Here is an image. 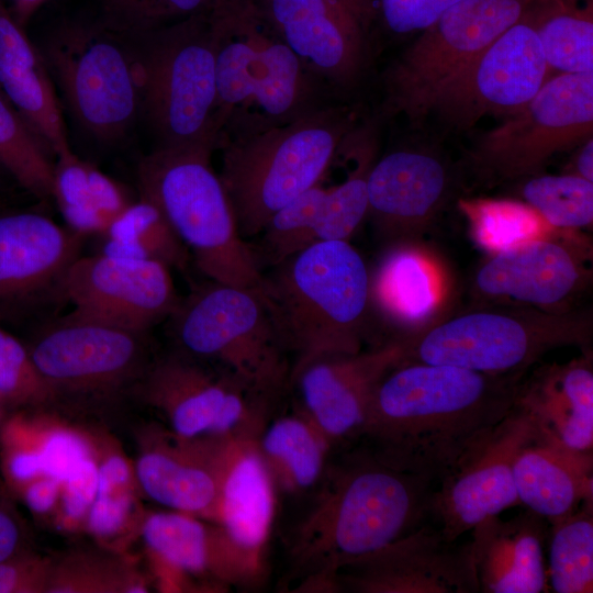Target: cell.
Returning a JSON list of instances; mask_svg holds the SVG:
<instances>
[{
  "mask_svg": "<svg viewBox=\"0 0 593 593\" xmlns=\"http://www.w3.org/2000/svg\"><path fill=\"white\" fill-rule=\"evenodd\" d=\"M526 373L399 361L376 385L357 437L380 459L435 480L515 404Z\"/></svg>",
  "mask_w": 593,
  "mask_h": 593,
  "instance_id": "1",
  "label": "cell"
},
{
  "mask_svg": "<svg viewBox=\"0 0 593 593\" xmlns=\"http://www.w3.org/2000/svg\"><path fill=\"white\" fill-rule=\"evenodd\" d=\"M436 480L402 470L367 447L326 466L320 493L289 546L294 591L336 592L347 560L414 532L430 517Z\"/></svg>",
  "mask_w": 593,
  "mask_h": 593,
  "instance_id": "2",
  "label": "cell"
},
{
  "mask_svg": "<svg viewBox=\"0 0 593 593\" xmlns=\"http://www.w3.org/2000/svg\"><path fill=\"white\" fill-rule=\"evenodd\" d=\"M210 16L215 42L216 149L335 102L255 0H219Z\"/></svg>",
  "mask_w": 593,
  "mask_h": 593,
  "instance_id": "3",
  "label": "cell"
},
{
  "mask_svg": "<svg viewBox=\"0 0 593 593\" xmlns=\"http://www.w3.org/2000/svg\"><path fill=\"white\" fill-rule=\"evenodd\" d=\"M262 277L267 306L293 357L290 378L318 357L361 351L370 276L348 240L313 244Z\"/></svg>",
  "mask_w": 593,
  "mask_h": 593,
  "instance_id": "4",
  "label": "cell"
},
{
  "mask_svg": "<svg viewBox=\"0 0 593 593\" xmlns=\"http://www.w3.org/2000/svg\"><path fill=\"white\" fill-rule=\"evenodd\" d=\"M355 125L353 111L332 102L281 126L223 144L219 176L239 235L258 236L277 211L322 182Z\"/></svg>",
  "mask_w": 593,
  "mask_h": 593,
  "instance_id": "5",
  "label": "cell"
},
{
  "mask_svg": "<svg viewBox=\"0 0 593 593\" xmlns=\"http://www.w3.org/2000/svg\"><path fill=\"white\" fill-rule=\"evenodd\" d=\"M209 144L156 148L136 170L139 198L155 204L209 280L265 299L262 271L239 235ZM266 300V299H265Z\"/></svg>",
  "mask_w": 593,
  "mask_h": 593,
  "instance_id": "6",
  "label": "cell"
},
{
  "mask_svg": "<svg viewBox=\"0 0 593 593\" xmlns=\"http://www.w3.org/2000/svg\"><path fill=\"white\" fill-rule=\"evenodd\" d=\"M591 336L589 316L571 311L482 309L427 325L398 343L400 361L514 374L526 373L551 349L586 346Z\"/></svg>",
  "mask_w": 593,
  "mask_h": 593,
  "instance_id": "7",
  "label": "cell"
},
{
  "mask_svg": "<svg viewBox=\"0 0 593 593\" xmlns=\"http://www.w3.org/2000/svg\"><path fill=\"white\" fill-rule=\"evenodd\" d=\"M38 49L78 124L100 142L123 139L142 111L134 41L101 20H67Z\"/></svg>",
  "mask_w": 593,
  "mask_h": 593,
  "instance_id": "8",
  "label": "cell"
},
{
  "mask_svg": "<svg viewBox=\"0 0 593 593\" xmlns=\"http://www.w3.org/2000/svg\"><path fill=\"white\" fill-rule=\"evenodd\" d=\"M210 11L132 38L141 67V115L157 146L209 144L216 150L212 130L215 42Z\"/></svg>",
  "mask_w": 593,
  "mask_h": 593,
  "instance_id": "9",
  "label": "cell"
},
{
  "mask_svg": "<svg viewBox=\"0 0 593 593\" xmlns=\"http://www.w3.org/2000/svg\"><path fill=\"white\" fill-rule=\"evenodd\" d=\"M170 318L190 356L217 362L268 399L289 384L290 355L258 293L209 280L180 300Z\"/></svg>",
  "mask_w": 593,
  "mask_h": 593,
  "instance_id": "10",
  "label": "cell"
},
{
  "mask_svg": "<svg viewBox=\"0 0 593 593\" xmlns=\"http://www.w3.org/2000/svg\"><path fill=\"white\" fill-rule=\"evenodd\" d=\"M593 135V71L557 72L535 97L499 126L482 134L469 166L485 184L541 172L558 153Z\"/></svg>",
  "mask_w": 593,
  "mask_h": 593,
  "instance_id": "11",
  "label": "cell"
},
{
  "mask_svg": "<svg viewBox=\"0 0 593 593\" xmlns=\"http://www.w3.org/2000/svg\"><path fill=\"white\" fill-rule=\"evenodd\" d=\"M532 0H459L421 32L383 75V112L416 122L441 87L516 23Z\"/></svg>",
  "mask_w": 593,
  "mask_h": 593,
  "instance_id": "12",
  "label": "cell"
},
{
  "mask_svg": "<svg viewBox=\"0 0 593 593\" xmlns=\"http://www.w3.org/2000/svg\"><path fill=\"white\" fill-rule=\"evenodd\" d=\"M146 336L65 315L44 324L26 347L59 402L111 396L136 387L152 362Z\"/></svg>",
  "mask_w": 593,
  "mask_h": 593,
  "instance_id": "13",
  "label": "cell"
},
{
  "mask_svg": "<svg viewBox=\"0 0 593 593\" xmlns=\"http://www.w3.org/2000/svg\"><path fill=\"white\" fill-rule=\"evenodd\" d=\"M169 429L184 438L258 437L270 399L230 372L212 370L187 355L152 361L136 384Z\"/></svg>",
  "mask_w": 593,
  "mask_h": 593,
  "instance_id": "14",
  "label": "cell"
},
{
  "mask_svg": "<svg viewBox=\"0 0 593 593\" xmlns=\"http://www.w3.org/2000/svg\"><path fill=\"white\" fill-rule=\"evenodd\" d=\"M303 66L339 98L355 89L372 58L376 0H255Z\"/></svg>",
  "mask_w": 593,
  "mask_h": 593,
  "instance_id": "15",
  "label": "cell"
},
{
  "mask_svg": "<svg viewBox=\"0 0 593 593\" xmlns=\"http://www.w3.org/2000/svg\"><path fill=\"white\" fill-rule=\"evenodd\" d=\"M537 436L529 415L514 404L496 424L475 435L437 478L430 517L448 541L519 503L513 466Z\"/></svg>",
  "mask_w": 593,
  "mask_h": 593,
  "instance_id": "16",
  "label": "cell"
},
{
  "mask_svg": "<svg viewBox=\"0 0 593 593\" xmlns=\"http://www.w3.org/2000/svg\"><path fill=\"white\" fill-rule=\"evenodd\" d=\"M553 75L527 11L435 97V112L458 128L484 115L510 116L527 104Z\"/></svg>",
  "mask_w": 593,
  "mask_h": 593,
  "instance_id": "17",
  "label": "cell"
},
{
  "mask_svg": "<svg viewBox=\"0 0 593 593\" xmlns=\"http://www.w3.org/2000/svg\"><path fill=\"white\" fill-rule=\"evenodd\" d=\"M85 236L35 212L0 214V324L54 311Z\"/></svg>",
  "mask_w": 593,
  "mask_h": 593,
  "instance_id": "18",
  "label": "cell"
},
{
  "mask_svg": "<svg viewBox=\"0 0 593 593\" xmlns=\"http://www.w3.org/2000/svg\"><path fill=\"white\" fill-rule=\"evenodd\" d=\"M67 315L147 333L177 310L170 268L150 260L100 253L80 255L65 280Z\"/></svg>",
  "mask_w": 593,
  "mask_h": 593,
  "instance_id": "19",
  "label": "cell"
},
{
  "mask_svg": "<svg viewBox=\"0 0 593 593\" xmlns=\"http://www.w3.org/2000/svg\"><path fill=\"white\" fill-rule=\"evenodd\" d=\"M336 592L479 593L468 541H448L437 525L345 561L335 573Z\"/></svg>",
  "mask_w": 593,
  "mask_h": 593,
  "instance_id": "20",
  "label": "cell"
},
{
  "mask_svg": "<svg viewBox=\"0 0 593 593\" xmlns=\"http://www.w3.org/2000/svg\"><path fill=\"white\" fill-rule=\"evenodd\" d=\"M147 551L167 589L226 591L251 585L261 574L234 546L223 528L178 511L143 515L138 527Z\"/></svg>",
  "mask_w": 593,
  "mask_h": 593,
  "instance_id": "21",
  "label": "cell"
},
{
  "mask_svg": "<svg viewBox=\"0 0 593 593\" xmlns=\"http://www.w3.org/2000/svg\"><path fill=\"white\" fill-rule=\"evenodd\" d=\"M401 358L399 343L366 353L322 356L301 367L289 384L299 390L300 412L334 446L358 436L376 385Z\"/></svg>",
  "mask_w": 593,
  "mask_h": 593,
  "instance_id": "22",
  "label": "cell"
},
{
  "mask_svg": "<svg viewBox=\"0 0 593 593\" xmlns=\"http://www.w3.org/2000/svg\"><path fill=\"white\" fill-rule=\"evenodd\" d=\"M226 438L149 430L133 466L138 489L169 510L216 524Z\"/></svg>",
  "mask_w": 593,
  "mask_h": 593,
  "instance_id": "23",
  "label": "cell"
},
{
  "mask_svg": "<svg viewBox=\"0 0 593 593\" xmlns=\"http://www.w3.org/2000/svg\"><path fill=\"white\" fill-rule=\"evenodd\" d=\"M367 188L376 228L396 240L423 231L439 215L450 199L454 176L438 154L405 147L374 160Z\"/></svg>",
  "mask_w": 593,
  "mask_h": 593,
  "instance_id": "24",
  "label": "cell"
},
{
  "mask_svg": "<svg viewBox=\"0 0 593 593\" xmlns=\"http://www.w3.org/2000/svg\"><path fill=\"white\" fill-rule=\"evenodd\" d=\"M588 279L578 251L548 236L493 254L478 269L474 289L492 301L567 312L563 305L580 293Z\"/></svg>",
  "mask_w": 593,
  "mask_h": 593,
  "instance_id": "25",
  "label": "cell"
},
{
  "mask_svg": "<svg viewBox=\"0 0 593 593\" xmlns=\"http://www.w3.org/2000/svg\"><path fill=\"white\" fill-rule=\"evenodd\" d=\"M276 490L258 450L257 437L226 438L216 524L261 575Z\"/></svg>",
  "mask_w": 593,
  "mask_h": 593,
  "instance_id": "26",
  "label": "cell"
},
{
  "mask_svg": "<svg viewBox=\"0 0 593 593\" xmlns=\"http://www.w3.org/2000/svg\"><path fill=\"white\" fill-rule=\"evenodd\" d=\"M470 532L469 557L479 593L548 591L544 517L526 508L511 519L489 517Z\"/></svg>",
  "mask_w": 593,
  "mask_h": 593,
  "instance_id": "27",
  "label": "cell"
},
{
  "mask_svg": "<svg viewBox=\"0 0 593 593\" xmlns=\"http://www.w3.org/2000/svg\"><path fill=\"white\" fill-rule=\"evenodd\" d=\"M515 404L537 436L568 450L592 455L593 366L585 354L567 363L546 365L522 379Z\"/></svg>",
  "mask_w": 593,
  "mask_h": 593,
  "instance_id": "28",
  "label": "cell"
},
{
  "mask_svg": "<svg viewBox=\"0 0 593 593\" xmlns=\"http://www.w3.org/2000/svg\"><path fill=\"white\" fill-rule=\"evenodd\" d=\"M53 83L38 47L0 0V90L58 158L72 152Z\"/></svg>",
  "mask_w": 593,
  "mask_h": 593,
  "instance_id": "29",
  "label": "cell"
},
{
  "mask_svg": "<svg viewBox=\"0 0 593 593\" xmlns=\"http://www.w3.org/2000/svg\"><path fill=\"white\" fill-rule=\"evenodd\" d=\"M519 503L547 521L561 518L593 499V457L536 436L513 466Z\"/></svg>",
  "mask_w": 593,
  "mask_h": 593,
  "instance_id": "30",
  "label": "cell"
},
{
  "mask_svg": "<svg viewBox=\"0 0 593 593\" xmlns=\"http://www.w3.org/2000/svg\"><path fill=\"white\" fill-rule=\"evenodd\" d=\"M257 447L276 489L296 494L320 482L333 445L299 411L266 424L257 437Z\"/></svg>",
  "mask_w": 593,
  "mask_h": 593,
  "instance_id": "31",
  "label": "cell"
},
{
  "mask_svg": "<svg viewBox=\"0 0 593 593\" xmlns=\"http://www.w3.org/2000/svg\"><path fill=\"white\" fill-rule=\"evenodd\" d=\"M440 281L422 253L400 244L383 258L370 278V300L393 321L418 323L439 303Z\"/></svg>",
  "mask_w": 593,
  "mask_h": 593,
  "instance_id": "32",
  "label": "cell"
},
{
  "mask_svg": "<svg viewBox=\"0 0 593 593\" xmlns=\"http://www.w3.org/2000/svg\"><path fill=\"white\" fill-rule=\"evenodd\" d=\"M527 13L552 72L593 71V0H532Z\"/></svg>",
  "mask_w": 593,
  "mask_h": 593,
  "instance_id": "33",
  "label": "cell"
},
{
  "mask_svg": "<svg viewBox=\"0 0 593 593\" xmlns=\"http://www.w3.org/2000/svg\"><path fill=\"white\" fill-rule=\"evenodd\" d=\"M103 253L150 259L184 271L190 253L160 210L139 198L131 202L110 224Z\"/></svg>",
  "mask_w": 593,
  "mask_h": 593,
  "instance_id": "34",
  "label": "cell"
},
{
  "mask_svg": "<svg viewBox=\"0 0 593 593\" xmlns=\"http://www.w3.org/2000/svg\"><path fill=\"white\" fill-rule=\"evenodd\" d=\"M548 589L591 593L593 584V499L551 522Z\"/></svg>",
  "mask_w": 593,
  "mask_h": 593,
  "instance_id": "35",
  "label": "cell"
},
{
  "mask_svg": "<svg viewBox=\"0 0 593 593\" xmlns=\"http://www.w3.org/2000/svg\"><path fill=\"white\" fill-rule=\"evenodd\" d=\"M149 582L115 553L71 551L52 559L45 593H144Z\"/></svg>",
  "mask_w": 593,
  "mask_h": 593,
  "instance_id": "36",
  "label": "cell"
},
{
  "mask_svg": "<svg viewBox=\"0 0 593 593\" xmlns=\"http://www.w3.org/2000/svg\"><path fill=\"white\" fill-rule=\"evenodd\" d=\"M328 188L322 182L277 211L251 247L256 264L271 268L300 250L322 242V220ZM262 271V270H261Z\"/></svg>",
  "mask_w": 593,
  "mask_h": 593,
  "instance_id": "37",
  "label": "cell"
},
{
  "mask_svg": "<svg viewBox=\"0 0 593 593\" xmlns=\"http://www.w3.org/2000/svg\"><path fill=\"white\" fill-rule=\"evenodd\" d=\"M47 152L0 90V168L40 200L53 195L54 165Z\"/></svg>",
  "mask_w": 593,
  "mask_h": 593,
  "instance_id": "38",
  "label": "cell"
},
{
  "mask_svg": "<svg viewBox=\"0 0 593 593\" xmlns=\"http://www.w3.org/2000/svg\"><path fill=\"white\" fill-rule=\"evenodd\" d=\"M475 240L492 253L545 238L556 228L530 205L514 200L462 201Z\"/></svg>",
  "mask_w": 593,
  "mask_h": 593,
  "instance_id": "39",
  "label": "cell"
},
{
  "mask_svg": "<svg viewBox=\"0 0 593 593\" xmlns=\"http://www.w3.org/2000/svg\"><path fill=\"white\" fill-rule=\"evenodd\" d=\"M99 481L85 528L109 541L127 530L136 514V479L133 467L119 451L98 457Z\"/></svg>",
  "mask_w": 593,
  "mask_h": 593,
  "instance_id": "40",
  "label": "cell"
},
{
  "mask_svg": "<svg viewBox=\"0 0 593 593\" xmlns=\"http://www.w3.org/2000/svg\"><path fill=\"white\" fill-rule=\"evenodd\" d=\"M522 180L524 202L552 227L578 230L592 225L593 182L574 174H538Z\"/></svg>",
  "mask_w": 593,
  "mask_h": 593,
  "instance_id": "41",
  "label": "cell"
},
{
  "mask_svg": "<svg viewBox=\"0 0 593 593\" xmlns=\"http://www.w3.org/2000/svg\"><path fill=\"white\" fill-rule=\"evenodd\" d=\"M0 403L7 412L58 403L34 365L25 344L0 327Z\"/></svg>",
  "mask_w": 593,
  "mask_h": 593,
  "instance_id": "42",
  "label": "cell"
},
{
  "mask_svg": "<svg viewBox=\"0 0 593 593\" xmlns=\"http://www.w3.org/2000/svg\"><path fill=\"white\" fill-rule=\"evenodd\" d=\"M219 0H100L101 22L135 38L163 26L208 12Z\"/></svg>",
  "mask_w": 593,
  "mask_h": 593,
  "instance_id": "43",
  "label": "cell"
},
{
  "mask_svg": "<svg viewBox=\"0 0 593 593\" xmlns=\"http://www.w3.org/2000/svg\"><path fill=\"white\" fill-rule=\"evenodd\" d=\"M90 164L74 153L57 158L54 165L53 195L66 224L87 236L104 234L108 225L92 204Z\"/></svg>",
  "mask_w": 593,
  "mask_h": 593,
  "instance_id": "44",
  "label": "cell"
},
{
  "mask_svg": "<svg viewBox=\"0 0 593 593\" xmlns=\"http://www.w3.org/2000/svg\"><path fill=\"white\" fill-rule=\"evenodd\" d=\"M99 481L98 454L80 461L61 482L60 497L54 514L57 527L75 532L85 527Z\"/></svg>",
  "mask_w": 593,
  "mask_h": 593,
  "instance_id": "45",
  "label": "cell"
},
{
  "mask_svg": "<svg viewBox=\"0 0 593 593\" xmlns=\"http://www.w3.org/2000/svg\"><path fill=\"white\" fill-rule=\"evenodd\" d=\"M459 0H376L378 19L394 34L422 32Z\"/></svg>",
  "mask_w": 593,
  "mask_h": 593,
  "instance_id": "46",
  "label": "cell"
},
{
  "mask_svg": "<svg viewBox=\"0 0 593 593\" xmlns=\"http://www.w3.org/2000/svg\"><path fill=\"white\" fill-rule=\"evenodd\" d=\"M51 558L30 548L0 561V593H45Z\"/></svg>",
  "mask_w": 593,
  "mask_h": 593,
  "instance_id": "47",
  "label": "cell"
},
{
  "mask_svg": "<svg viewBox=\"0 0 593 593\" xmlns=\"http://www.w3.org/2000/svg\"><path fill=\"white\" fill-rule=\"evenodd\" d=\"M29 548L25 525L12 502V495L0 481V561Z\"/></svg>",
  "mask_w": 593,
  "mask_h": 593,
  "instance_id": "48",
  "label": "cell"
},
{
  "mask_svg": "<svg viewBox=\"0 0 593 593\" xmlns=\"http://www.w3.org/2000/svg\"><path fill=\"white\" fill-rule=\"evenodd\" d=\"M61 482L49 475L40 477L26 484L16 495L19 500L36 517H46L55 514L59 497Z\"/></svg>",
  "mask_w": 593,
  "mask_h": 593,
  "instance_id": "49",
  "label": "cell"
},
{
  "mask_svg": "<svg viewBox=\"0 0 593 593\" xmlns=\"http://www.w3.org/2000/svg\"><path fill=\"white\" fill-rule=\"evenodd\" d=\"M572 174L593 182V137L578 146Z\"/></svg>",
  "mask_w": 593,
  "mask_h": 593,
  "instance_id": "50",
  "label": "cell"
},
{
  "mask_svg": "<svg viewBox=\"0 0 593 593\" xmlns=\"http://www.w3.org/2000/svg\"><path fill=\"white\" fill-rule=\"evenodd\" d=\"M47 0H2L8 8L13 20L24 27L33 14L40 9V7Z\"/></svg>",
  "mask_w": 593,
  "mask_h": 593,
  "instance_id": "51",
  "label": "cell"
},
{
  "mask_svg": "<svg viewBox=\"0 0 593 593\" xmlns=\"http://www.w3.org/2000/svg\"><path fill=\"white\" fill-rule=\"evenodd\" d=\"M5 416H7V411L2 406V404L0 403V426H1L2 422L4 421Z\"/></svg>",
  "mask_w": 593,
  "mask_h": 593,
  "instance_id": "52",
  "label": "cell"
},
{
  "mask_svg": "<svg viewBox=\"0 0 593 593\" xmlns=\"http://www.w3.org/2000/svg\"><path fill=\"white\" fill-rule=\"evenodd\" d=\"M3 208H4V201L2 197L0 195V212L2 211Z\"/></svg>",
  "mask_w": 593,
  "mask_h": 593,
  "instance_id": "53",
  "label": "cell"
}]
</instances>
